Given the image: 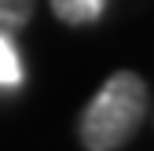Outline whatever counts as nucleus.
Listing matches in <instances>:
<instances>
[{
    "instance_id": "obj_4",
    "label": "nucleus",
    "mask_w": 154,
    "mask_h": 151,
    "mask_svg": "<svg viewBox=\"0 0 154 151\" xmlns=\"http://www.w3.org/2000/svg\"><path fill=\"white\" fill-rule=\"evenodd\" d=\"M37 0H0V33L15 37L29 18H33Z\"/></svg>"
},
{
    "instance_id": "obj_1",
    "label": "nucleus",
    "mask_w": 154,
    "mask_h": 151,
    "mask_svg": "<svg viewBox=\"0 0 154 151\" xmlns=\"http://www.w3.org/2000/svg\"><path fill=\"white\" fill-rule=\"evenodd\" d=\"M150 111V88L140 74L118 70L103 81V88L85 107L77 133L85 151H118L132 140V133L147 122Z\"/></svg>"
},
{
    "instance_id": "obj_2",
    "label": "nucleus",
    "mask_w": 154,
    "mask_h": 151,
    "mask_svg": "<svg viewBox=\"0 0 154 151\" xmlns=\"http://www.w3.org/2000/svg\"><path fill=\"white\" fill-rule=\"evenodd\" d=\"M51 11L66 26H88L99 22L106 11V0H51Z\"/></svg>"
},
{
    "instance_id": "obj_3",
    "label": "nucleus",
    "mask_w": 154,
    "mask_h": 151,
    "mask_svg": "<svg viewBox=\"0 0 154 151\" xmlns=\"http://www.w3.org/2000/svg\"><path fill=\"white\" fill-rule=\"evenodd\" d=\"M22 55L8 33H0V88H18L22 85Z\"/></svg>"
}]
</instances>
